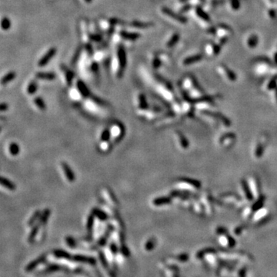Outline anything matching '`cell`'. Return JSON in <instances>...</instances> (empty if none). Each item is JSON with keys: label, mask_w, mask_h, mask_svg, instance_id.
<instances>
[{"label": "cell", "mask_w": 277, "mask_h": 277, "mask_svg": "<svg viewBox=\"0 0 277 277\" xmlns=\"http://www.w3.org/2000/svg\"><path fill=\"white\" fill-rule=\"evenodd\" d=\"M203 59V56L201 54H195L189 56L187 58H185L183 60V65L185 66H189V65H193L194 63H199V61Z\"/></svg>", "instance_id": "obj_10"}, {"label": "cell", "mask_w": 277, "mask_h": 277, "mask_svg": "<svg viewBox=\"0 0 277 277\" xmlns=\"http://www.w3.org/2000/svg\"><path fill=\"white\" fill-rule=\"evenodd\" d=\"M40 216H41V213H40V211L38 210V211H36V212H35V213L32 215V216L31 217V219H30V221H29V225L30 226V225L33 224L35 221L37 220L38 219H39Z\"/></svg>", "instance_id": "obj_29"}, {"label": "cell", "mask_w": 277, "mask_h": 277, "mask_svg": "<svg viewBox=\"0 0 277 277\" xmlns=\"http://www.w3.org/2000/svg\"><path fill=\"white\" fill-rule=\"evenodd\" d=\"M16 77V73L14 71H11V72H8L7 74L5 75L2 78L1 80V84L2 85H6L8 84L9 82H12V80Z\"/></svg>", "instance_id": "obj_14"}, {"label": "cell", "mask_w": 277, "mask_h": 277, "mask_svg": "<svg viewBox=\"0 0 277 277\" xmlns=\"http://www.w3.org/2000/svg\"><path fill=\"white\" fill-rule=\"evenodd\" d=\"M36 78L39 79H43V80H53L56 78V75L55 73L52 72H39L35 74Z\"/></svg>", "instance_id": "obj_12"}, {"label": "cell", "mask_w": 277, "mask_h": 277, "mask_svg": "<svg viewBox=\"0 0 277 277\" xmlns=\"http://www.w3.org/2000/svg\"><path fill=\"white\" fill-rule=\"evenodd\" d=\"M0 109H1V111L2 112L6 111V110L8 109V104L5 103V102H2V103L1 104V108H0Z\"/></svg>", "instance_id": "obj_38"}, {"label": "cell", "mask_w": 277, "mask_h": 277, "mask_svg": "<svg viewBox=\"0 0 277 277\" xmlns=\"http://www.w3.org/2000/svg\"><path fill=\"white\" fill-rule=\"evenodd\" d=\"M221 46L222 45L219 44H216V43H212L209 44V45H207L206 47V53L209 55H214L216 56L219 53H220L221 51Z\"/></svg>", "instance_id": "obj_11"}, {"label": "cell", "mask_w": 277, "mask_h": 277, "mask_svg": "<svg viewBox=\"0 0 277 277\" xmlns=\"http://www.w3.org/2000/svg\"><path fill=\"white\" fill-rule=\"evenodd\" d=\"M38 89V85L35 81H32L30 82V84L28 85L27 87V92L29 95H33Z\"/></svg>", "instance_id": "obj_20"}, {"label": "cell", "mask_w": 277, "mask_h": 277, "mask_svg": "<svg viewBox=\"0 0 277 277\" xmlns=\"http://www.w3.org/2000/svg\"><path fill=\"white\" fill-rule=\"evenodd\" d=\"M82 47H79L78 49H77V50L76 51V53H74V56H73L72 59V65L76 64V63L78 62L79 59V57H80V55H81V53H82Z\"/></svg>", "instance_id": "obj_27"}, {"label": "cell", "mask_w": 277, "mask_h": 277, "mask_svg": "<svg viewBox=\"0 0 277 277\" xmlns=\"http://www.w3.org/2000/svg\"><path fill=\"white\" fill-rule=\"evenodd\" d=\"M161 10H162V12L164 14V15H166V16H167L168 17L171 18L172 19L178 22H180V23L184 24L187 22L186 18L183 16L182 15H180V14L176 13V12H173L172 9H170V8H167V7H162Z\"/></svg>", "instance_id": "obj_2"}, {"label": "cell", "mask_w": 277, "mask_h": 277, "mask_svg": "<svg viewBox=\"0 0 277 277\" xmlns=\"http://www.w3.org/2000/svg\"><path fill=\"white\" fill-rule=\"evenodd\" d=\"M259 42V38L256 35H251L247 40V45L250 48L256 47Z\"/></svg>", "instance_id": "obj_18"}, {"label": "cell", "mask_w": 277, "mask_h": 277, "mask_svg": "<svg viewBox=\"0 0 277 277\" xmlns=\"http://www.w3.org/2000/svg\"><path fill=\"white\" fill-rule=\"evenodd\" d=\"M274 61H275L276 64H277V53L274 55Z\"/></svg>", "instance_id": "obj_39"}, {"label": "cell", "mask_w": 277, "mask_h": 277, "mask_svg": "<svg viewBox=\"0 0 277 277\" xmlns=\"http://www.w3.org/2000/svg\"><path fill=\"white\" fill-rule=\"evenodd\" d=\"M61 165H62V167H63V171H64V173H65V175H66V176L67 180L70 182V183L74 182L75 179H76V177H75V174L73 173V172L72 171V170H71V168L69 167V166L68 164L66 163V162H63Z\"/></svg>", "instance_id": "obj_9"}, {"label": "cell", "mask_w": 277, "mask_h": 277, "mask_svg": "<svg viewBox=\"0 0 277 277\" xmlns=\"http://www.w3.org/2000/svg\"><path fill=\"white\" fill-rule=\"evenodd\" d=\"M195 13H196V15H197L198 17H199L200 19L206 22H209L211 21L210 16H209L200 6H197V7L195 8Z\"/></svg>", "instance_id": "obj_13"}, {"label": "cell", "mask_w": 277, "mask_h": 277, "mask_svg": "<svg viewBox=\"0 0 277 277\" xmlns=\"http://www.w3.org/2000/svg\"><path fill=\"white\" fill-rule=\"evenodd\" d=\"M191 6H190V5H186V6H183V8L181 9V10H180V12H187L188 10L190 9H191Z\"/></svg>", "instance_id": "obj_37"}, {"label": "cell", "mask_w": 277, "mask_h": 277, "mask_svg": "<svg viewBox=\"0 0 277 277\" xmlns=\"http://www.w3.org/2000/svg\"><path fill=\"white\" fill-rule=\"evenodd\" d=\"M94 218H95V216H94L92 213L89 216L88 219H87V224H86V228L88 229V231H91L92 229V227H93L94 225Z\"/></svg>", "instance_id": "obj_26"}, {"label": "cell", "mask_w": 277, "mask_h": 277, "mask_svg": "<svg viewBox=\"0 0 277 277\" xmlns=\"http://www.w3.org/2000/svg\"><path fill=\"white\" fill-rule=\"evenodd\" d=\"M218 71L219 72H223V74L224 75L227 79H229L231 81H235L236 79V76L235 75V73L232 72V70H230L227 66H225V65H219L218 67Z\"/></svg>", "instance_id": "obj_4"}, {"label": "cell", "mask_w": 277, "mask_h": 277, "mask_svg": "<svg viewBox=\"0 0 277 277\" xmlns=\"http://www.w3.org/2000/svg\"><path fill=\"white\" fill-rule=\"evenodd\" d=\"M1 27L3 30H8L11 28V21L7 17H4L1 21Z\"/></svg>", "instance_id": "obj_23"}, {"label": "cell", "mask_w": 277, "mask_h": 277, "mask_svg": "<svg viewBox=\"0 0 277 277\" xmlns=\"http://www.w3.org/2000/svg\"><path fill=\"white\" fill-rule=\"evenodd\" d=\"M50 213H51V211H50V209H46L43 211V213H42L40 217H39V224L45 225V223H46L47 220H48V219H49V216H50Z\"/></svg>", "instance_id": "obj_17"}, {"label": "cell", "mask_w": 277, "mask_h": 277, "mask_svg": "<svg viewBox=\"0 0 277 277\" xmlns=\"http://www.w3.org/2000/svg\"><path fill=\"white\" fill-rule=\"evenodd\" d=\"M65 76H66V79L67 84H68L69 86H70L72 82V79H73V78L75 77L74 73L71 70H69V69H66V72H65Z\"/></svg>", "instance_id": "obj_25"}, {"label": "cell", "mask_w": 277, "mask_h": 277, "mask_svg": "<svg viewBox=\"0 0 277 277\" xmlns=\"http://www.w3.org/2000/svg\"><path fill=\"white\" fill-rule=\"evenodd\" d=\"M77 89H78L79 93L82 95L83 97H89L90 96V91L88 89V87L85 84V82L82 80H79L77 82Z\"/></svg>", "instance_id": "obj_7"}, {"label": "cell", "mask_w": 277, "mask_h": 277, "mask_svg": "<svg viewBox=\"0 0 277 277\" xmlns=\"http://www.w3.org/2000/svg\"><path fill=\"white\" fill-rule=\"evenodd\" d=\"M1 184H2V186H4L6 189H9L11 191H14L16 189V185L6 178L1 177Z\"/></svg>", "instance_id": "obj_16"}, {"label": "cell", "mask_w": 277, "mask_h": 277, "mask_svg": "<svg viewBox=\"0 0 277 277\" xmlns=\"http://www.w3.org/2000/svg\"><path fill=\"white\" fill-rule=\"evenodd\" d=\"M186 1H189V0H180V2H186Z\"/></svg>", "instance_id": "obj_41"}, {"label": "cell", "mask_w": 277, "mask_h": 277, "mask_svg": "<svg viewBox=\"0 0 277 277\" xmlns=\"http://www.w3.org/2000/svg\"><path fill=\"white\" fill-rule=\"evenodd\" d=\"M91 70L93 72H97L99 71V64H98L96 62H93V63L91 64Z\"/></svg>", "instance_id": "obj_35"}, {"label": "cell", "mask_w": 277, "mask_h": 277, "mask_svg": "<svg viewBox=\"0 0 277 277\" xmlns=\"http://www.w3.org/2000/svg\"><path fill=\"white\" fill-rule=\"evenodd\" d=\"M56 52L57 49L56 48H55V47H53V48L49 49V50L47 51L46 53L39 60V62H38V66L43 67L45 66H46V65L50 62L51 59L54 57L55 55L56 54Z\"/></svg>", "instance_id": "obj_3"}, {"label": "cell", "mask_w": 277, "mask_h": 277, "mask_svg": "<svg viewBox=\"0 0 277 277\" xmlns=\"http://www.w3.org/2000/svg\"><path fill=\"white\" fill-rule=\"evenodd\" d=\"M169 202H170V200L167 198H157V199L153 200V204L156 206H160L162 205V204H166Z\"/></svg>", "instance_id": "obj_28"}, {"label": "cell", "mask_w": 277, "mask_h": 277, "mask_svg": "<svg viewBox=\"0 0 277 277\" xmlns=\"http://www.w3.org/2000/svg\"><path fill=\"white\" fill-rule=\"evenodd\" d=\"M117 57L118 62H119V70H118L117 76L119 78H122L127 64L126 52V49L123 45H119L118 46Z\"/></svg>", "instance_id": "obj_1"}, {"label": "cell", "mask_w": 277, "mask_h": 277, "mask_svg": "<svg viewBox=\"0 0 277 277\" xmlns=\"http://www.w3.org/2000/svg\"><path fill=\"white\" fill-rule=\"evenodd\" d=\"M90 39L93 42H96V43H99V42L102 41V36L99 34H91L89 35Z\"/></svg>", "instance_id": "obj_34"}, {"label": "cell", "mask_w": 277, "mask_h": 277, "mask_svg": "<svg viewBox=\"0 0 277 277\" xmlns=\"http://www.w3.org/2000/svg\"><path fill=\"white\" fill-rule=\"evenodd\" d=\"M131 27L136 28V29H148L154 25L153 22H141V21H133L129 23Z\"/></svg>", "instance_id": "obj_8"}, {"label": "cell", "mask_w": 277, "mask_h": 277, "mask_svg": "<svg viewBox=\"0 0 277 277\" xmlns=\"http://www.w3.org/2000/svg\"><path fill=\"white\" fill-rule=\"evenodd\" d=\"M85 2H86V3H89H89H91V2H92V0H85Z\"/></svg>", "instance_id": "obj_40"}, {"label": "cell", "mask_w": 277, "mask_h": 277, "mask_svg": "<svg viewBox=\"0 0 277 277\" xmlns=\"http://www.w3.org/2000/svg\"><path fill=\"white\" fill-rule=\"evenodd\" d=\"M152 64L153 68L159 69L161 66V65H162V62H161V60L159 59L158 57H156V58H154V59H152Z\"/></svg>", "instance_id": "obj_33"}, {"label": "cell", "mask_w": 277, "mask_h": 277, "mask_svg": "<svg viewBox=\"0 0 277 277\" xmlns=\"http://www.w3.org/2000/svg\"><path fill=\"white\" fill-rule=\"evenodd\" d=\"M120 36L123 39L129 41H136L141 37V35L138 32H120Z\"/></svg>", "instance_id": "obj_6"}, {"label": "cell", "mask_w": 277, "mask_h": 277, "mask_svg": "<svg viewBox=\"0 0 277 277\" xmlns=\"http://www.w3.org/2000/svg\"><path fill=\"white\" fill-rule=\"evenodd\" d=\"M34 102H35V104L36 105V106H37L39 109H41V110H45V108H46L44 100H43L41 97H39V96L35 98Z\"/></svg>", "instance_id": "obj_21"}, {"label": "cell", "mask_w": 277, "mask_h": 277, "mask_svg": "<svg viewBox=\"0 0 277 277\" xmlns=\"http://www.w3.org/2000/svg\"><path fill=\"white\" fill-rule=\"evenodd\" d=\"M199 1H203V0H199Z\"/></svg>", "instance_id": "obj_42"}, {"label": "cell", "mask_w": 277, "mask_h": 277, "mask_svg": "<svg viewBox=\"0 0 277 277\" xmlns=\"http://www.w3.org/2000/svg\"><path fill=\"white\" fill-rule=\"evenodd\" d=\"M19 146L16 143H12L9 146V152L12 156H16L19 153Z\"/></svg>", "instance_id": "obj_22"}, {"label": "cell", "mask_w": 277, "mask_h": 277, "mask_svg": "<svg viewBox=\"0 0 277 277\" xmlns=\"http://www.w3.org/2000/svg\"><path fill=\"white\" fill-rule=\"evenodd\" d=\"M180 34H173V35H172V37L170 38V39L168 41L167 44H166V46L168 47V48H172V47H173L174 45H176V43H178V41L180 40Z\"/></svg>", "instance_id": "obj_19"}, {"label": "cell", "mask_w": 277, "mask_h": 277, "mask_svg": "<svg viewBox=\"0 0 277 277\" xmlns=\"http://www.w3.org/2000/svg\"><path fill=\"white\" fill-rule=\"evenodd\" d=\"M109 138H110V131L109 129H105L102 133L101 140L106 142V141L109 140Z\"/></svg>", "instance_id": "obj_30"}, {"label": "cell", "mask_w": 277, "mask_h": 277, "mask_svg": "<svg viewBox=\"0 0 277 277\" xmlns=\"http://www.w3.org/2000/svg\"><path fill=\"white\" fill-rule=\"evenodd\" d=\"M269 15L272 19H274V18H276V12H275V10L274 9H270L269 10Z\"/></svg>", "instance_id": "obj_36"}, {"label": "cell", "mask_w": 277, "mask_h": 277, "mask_svg": "<svg viewBox=\"0 0 277 277\" xmlns=\"http://www.w3.org/2000/svg\"><path fill=\"white\" fill-rule=\"evenodd\" d=\"M230 5L232 9L238 10L240 8V2L239 0H230Z\"/></svg>", "instance_id": "obj_32"}, {"label": "cell", "mask_w": 277, "mask_h": 277, "mask_svg": "<svg viewBox=\"0 0 277 277\" xmlns=\"http://www.w3.org/2000/svg\"><path fill=\"white\" fill-rule=\"evenodd\" d=\"M92 213L95 216V217H97L100 220H106L108 219V215L104 211L97 208H94L92 210Z\"/></svg>", "instance_id": "obj_15"}, {"label": "cell", "mask_w": 277, "mask_h": 277, "mask_svg": "<svg viewBox=\"0 0 277 277\" xmlns=\"http://www.w3.org/2000/svg\"><path fill=\"white\" fill-rule=\"evenodd\" d=\"M39 227H40V224H39V223H38V224L36 225V226H35V227H34L33 229H32V230L31 233H30V237H29V239H30V241H31V240L33 239L34 237L35 236V235L37 234V232H38V230H39Z\"/></svg>", "instance_id": "obj_31"}, {"label": "cell", "mask_w": 277, "mask_h": 277, "mask_svg": "<svg viewBox=\"0 0 277 277\" xmlns=\"http://www.w3.org/2000/svg\"><path fill=\"white\" fill-rule=\"evenodd\" d=\"M217 35L220 37H224V36H228L229 34L232 33V30L231 28L227 25L225 24H219V25L217 28Z\"/></svg>", "instance_id": "obj_5"}, {"label": "cell", "mask_w": 277, "mask_h": 277, "mask_svg": "<svg viewBox=\"0 0 277 277\" xmlns=\"http://www.w3.org/2000/svg\"><path fill=\"white\" fill-rule=\"evenodd\" d=\"M138 101H139V108H140V109H145L148 107L146 99V96H145L143 94H140V95L138 96Z\"/></svg>", "instance_id": "obj_24"}]
</instances>
